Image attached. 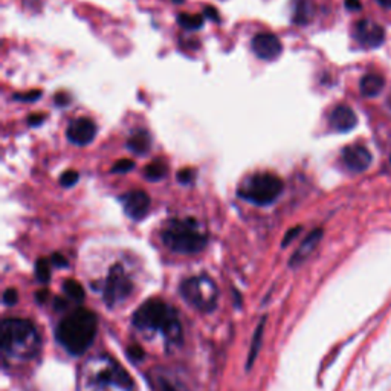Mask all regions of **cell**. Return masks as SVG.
<instances>
[{
  "label": "cell",
  "mask_w": 391,
  "mask_h": 391,
  "mask_svg": "<svg viewBox=\"0 0 391 391\" xmlns=\"http://www.w3.org/2000/svg\"><path fill=\"white\" fill-rule=\"evenodd\" d=\"M205 16L208 18H211L213 22H218V13H217V9L214 6H206L205 8Z\"/></svg>",
  "instance_id": "33"
},
{
  "label": "cell",
  "mask_w": 391,
  "mask_h": 391,
  "mask_svg": "<svg viewBox=\"0 0 391 391\" xmlns=\"http://www.w3.org/2000/svg\"><path fill=\"white\" fill-rule=\"evenodd\" d=\"M133 289V284L129 279V275L124 271L122 266L115 264L109 271L106 284H104V301L107 303L109 308H115L117 304L126 301Z\"/></svg>",
  "instance_id": "8"
},
{
  "label": "cell",
  "mask_w": 391,
  "mask_h": 391,
  "mask_svg": "<svg viewBox=\"0 0 391 391\" xmlns=\"http://www.w3.org/2000/svg\"><path fill=\"white\" fill-rule=\"evenodd\" d=\"M346 6L350 11H359L361 9V2L359 0H346Z\"/></svg>",
  "instance_id": "36"
},
{
  "label": "cell",
  "mask_w": 391,
  "mask_h": 391,
  "mask_svg": "<svg viewBox=\"0 0 391 391\" xmlns=\"http://www.w3.org/2000/svg\"><path fill=\"white\" fill-rule=\"evenodd\" d=\"M194 177V171L192 168H184L177 173V180L180 184H189Z\"/></svg>",
  "instance_id": "30"
},
{
  "label": "cell",
  "mask_w": 391,
  "mask_h": 391,
  "mask_svg": "<svg viewBox=\"0 0 391 391\" xmlns=\"http://www.w3.org/2000/svg\"><path fill=\"white\" fill-rule=\"evenodd\" d=\"M133 324L144 332H162L168 342L179 344L182 341V327L177 320L176 310L165 301L151 298L133 313Z\"/></svg>",
  "instance_id": "3"
},
{
  "label": "cell",
  "mask_w": 391,
  "mask_h": 391,
  "mask_svg": "<svg viewBox=\"0 0 391 391\" xmlns=\"http://www.w3.org/2000/svg\"><path fill=\"white\" fill-rule=\"evenodd\" d=\"M86 391H133V380L117 361L109 356L91 359L84 364Z\"/></svg>",
  "instance_id": "4"
},
{
  "label": "cell",
  "mask_w": 391,
  "mask_h": 391,
  "mask_svg": "<svg viewBox=\"0 0 391 391\" xmlns=\"http://www.w3.org/2000/svg\"><path fill=\"white\" fill-rule=\"evenodd\" d=\"M283 192V180L274 173H257L238 189V196L254 205H269Z\"/></svg>",
  "instance_id": "6"
},
{
  "label": "cell",
  "mask_w": 391,
  "mask_h": 391,
  "mask_svg": "<svg viewBox=\"0 0 391 391\" xmlns=\"http://www.w3.org/2000/svg\"><path fill=\"white\" fill-rule=\"evenodd\" d=\"M122 206L126 214L133 221H142L150 209V196L146 192H132L122 197Z\"/></svg>",
  "instance_id": "13"
},
{
  "label": "cell",
  "mask_w": 391,
  "mask_h": 391,
  "mask_svg": "<svg viewBox=\"0 0 391 391\" xmlns=\"http://www.w3.org/2000/svg\"><path fill=\"white\" fill-rule=\"evenodd\" d=\"M78 171H75V170H68V171H64V173L60 176V184L64 187V188H71L74 187L75 184L78 182Z\"/></svg>",
  "instance_id": "24"
},
{
  "label": "cell",
  "mask_w": 391,
  "mask_h": 391,
  "mask_svg": "<svg viewBox=\"0 0 391 391\" xmlns=\"http://www.w3.org/2000/svg\"><path fill=\"white\" fill-rule=\"evenodd\" d=\"M35 276L40 283H47L51 280V268H49V262L46 259L37 260L35 263Z\"/></svg>",
  "instance_id": "23"
},
{
  "label": "cell",
  "mask_w": 391,
  "mask_h": 391,
  "mask_svg": "<svg viewBox=\"0 0 391 391\" xmlns=\"http://www.w3.org/2000/svg\"><path fill=\"white\" fill-rule=\"evenodd\" d=\"M127 356L132 362H141L144 359V350H142L139 346H130L127 349Z\"/></svg>",
  "instance_id": "27"
},
{
  "label": "cell",
  "mask_w": 391,
  "mask_h": 391,
  "mask_svg": "<svg viewBox=\"0 0 391 391\" xmlns=\"http://www.w3.org/2000/svg\"><path fill=\"white\" fill-rule=\"evenodd\" d=\"M18 301V293L16 289L9 288L5 291L4 293V303L6 304V306H14V304Z\"/></svg>",
  "instance_id": "31"
},
{
  "label": "cell",
  "mask_w": 391,
  "mask_h": 391,
  "mask_svg": "<svg viewBox=\"0 0 391 391\" xmlns=\"http://www.w3.org/2000/svg\"><path fill=\"white\" fill-rule=\"evenodd\" d=\"M43 121H45L43 113H40V115H31L28 118V124H30V126H40Z\"/></svg>",
  "instance_id": "34"
},
{
  "label": "cell",
  "mask_w": 391,
  "mask_h": 391,
  "mask_svg": "<svg viewBox=\"0 0 391 391\" xmlns=\"http://www.w3.org/2000/svg\"><path fill=\"white\" fill-rule=\"evenodd\" d=\"M135 168V162L132 159H119L112 167L113 173H129L130 170Z\"/></svg>",
  "instance_id": "26"
},
{
  "label": "cell",
  "mask_w": 391,
  "mask_h": 391,
  "mask_svg": "<svg viewBox=\"0 0 391 391\" xmlns=\"http://www.w3.org/2000/svg\"><path fill=\"white\" fill-rule=\"evenodd\" d=\"M176 2H184V0H176Z\"/></svg>",
  "instance_id": "39"
},
{
  "label": "cell",
  "mask_w": 391,
  "mask_h": 391,
  "mask_svg": "<svg viewBox=\"0 0 391 391\" xmlns=\"http://www.w3.org/2000/svg\"><path fill=\"white\" fill-rule=\"evenodd\" d=\"M388 104H390V107H391V98H390V100H388Z\"/></svg>",
  "instance_id": "38"
},
{
  "label": "cell",
  "mask_w": 391,
  "mask_h": 391,
  "mask_svg": "<svg viewBox=\"0 0 391 391\" xmlns=\"http://www.w3.org/2000/svg\"><path fill=\"white\" fill-rule=\"evenodd\" d=\"M52 263L55 266H63V268H64V266H68V260H66L64 257L60 255V254H54L52 255Z\"/></svg>",
  "instance_id": "35"
},
{
  "label": "cell",
  "mask_w": 391,
  "mask_h": 391,
  "mask_svg": "<svg viewBox=\"0 0 391 391\" xmlns=\"http://www.w3.org/2000/svg\"><path fill=\"white\" fill-rule=\"evenodd\" d=\"M167 171L168 170L164 162L153 161L144 168V176L150 182H156V180H161L167 176Z\"/></svg>",
  "instance_id": "19"
},
{
  "label": "cell",
  "mask_w": 391,
  "mask_h": 391,
  "mask_svg": "<svg viewBox=\"0 0 391 391\" xmlns=\"http://www.w3.org/2000/svg\"><path fill=\"white\" fill-rule=\"evenodd\" d=\"M342 162L351 173H362L371 164V155L367 147L362 144H353L342 150Z\"/></svg>",
  "instance_id": "12"
},
{
  "label": "cell",
  "mask_w": 391,
  "mask_h": 391,
  "mask_svg": "<svg viewBox=\"0 0 391 391\" xmlns=\"http://www.w3.org/2000/svg\"><path fill=\"white\" fill-rule=\"evenodd\" d=\"M252 51L262 60H275L281 54L283 46L276 35L262 33L252 39Z\"/></svg>",
  "instance_id": "10"
},
{
  "label": "cell",
  "mask_w": 391,
  "mask_h": 391,
  "mask_svg": "<svg viewBox=\"0 0 391 391\" xmlns=\"http://www.w3.org/2000/svg\"><path fill=\"white\" fill-rule=\"evenodd\" d=\"M310 11L312 6L306 0H298L297 5H295V13L292 16V22L297 25H306L310 21Z\"/></svg>",
  "instance_id": "20"
},
{
  "label": "cell",
  "mask_w": 391,
  "mask_h": 391,
  "mask_svg": "<svg viewBox=\"0 0 391 391\" xmlns=\"http://www.w3.org/2000/svg\"><path fill=\"white\" fill-rule=\"evenodd\" d=\"M177 23L188 31H197L204 26V17L194 14H177Z\"/></svg>",
  "instance_id": "21"
},
{
  "label": "cell",
  "mask_w": 391,
  "mask_h": 391,
  "mask_svg": "<svg viewBox=\"0 0 391 391\" xmlns=\"http://www.w3.org/2000/svg\"><path fill=\"white\" fill-rule=\"evenodd\" d=\"M97 317L88 309H78L60 321L57 326V341L74 356H80L88 350L97 335Z\"/></svg>",
  "instance_id": "1"
},
{
  "label": "cell",
  "mask_w": 391,
  "mask_h": 391,
  "mask_svg": "<svg viewBox=\"0 0 391 391\" xmlns=\"http://www.w3.org/2000/svg\"><path fill=\"white\" fill-rule=\"evenodd\" d=\"M180 295L189 306L200 312H211L217 306L218 292L214 281L206 275L192 276L180 284Z\"/></svg>",
  "instance_id": "7"
},
{
  "label": "cell",
  "mask_w": 391,
  "mask_h": 391,
  "mask_svg": "<svg viewBox=\"0 0 391 391\" xmlns=\"http://www.w3.org/2000/svg\"><path fill=\"white\" fill-rule=\"evenodd\" d=\"M54 100H55V104H57V106H68V104L71 103V97H69L68 93H64V92L57 93Z\"/></svg>",
  "instance_id": "32"
},
{
  "label": "cell",
  "mask_w": 391,
  "mask_h": 391,
  "mask_svg": "<svg viewBox=\"0 0 391 391\" xmlns=\"http://www.w3.org/2000/svg\"><path fill=\"white\" fill-rule=\"evenodd\" d=\"M301 230H303V228H301L300 225L291 228V230H289L288 233H286V235H284V238H283V242H281V246H283V247L289 246V243H291L292 240H295V238H297V235L301 233Z\"/></svg>",
  "instance_id": "29"
},
{
  "label": "cell",
  "mask_w": 391,
  "mask_h": 391,
  "mask_svg": "<svg viewBox=\"0 0 391 391\" xmlns=\"http://www.w3.org/2000/svg\"><path fill=\"white\" fill-rule=\"evenodd\" d=\"M0 347L5 358L31 359L40 349L39 332L30 320L6 318L0 326Z\"/></svg>",
  "instance_id": "2"
},
{
  "label": "cell",
  "mask_w": 391,
  "mask_h": 391,
  "mask_svg": "<svg viewBox=\"0 0 391 391\" xmlns=\"http://www.w3.org/2000/svg\"><path fill=\"white\" fill-rule=\"evenodd\" d=\"M376 2L383 6V8H391V0H376Z\"/></svg>",
  "instance_id": "37"
},
{
  "label": "cell",
  "mask_w": 391,
  "mask_h": 391,
  "mask_svg": "<svg viewBox=\"0 0 391 391\" xmlns=\"http://www.w3.org/2000/svg\"><path fill=\"white\" fill-rule=\"evenodd\" d=\"M127 147L130 151L136 155H146L150 150V136L144 130L136 132L135 135L130 136L127 141Z\"/></svg>",
  "instance_id": "18"
},
{
  "label": "cell",
  "mask_w": 391,
  "mask_h": 391,
  "mask_svg": "<svg viewBox=\"0 0 391 391\" xmlns=\"http://www.w3.org/2000/svg\"><path fill=\"white\" fill-rule=\"evenodd\" d=\"M66 136L75 146H88L97 136V126L89 118H78L69 124Z\"/></svg>",
  "instance_id": "11"
},
{
  "label": "cell",
  "mask_w": 391,
  "mask_h": 391,
  "mask_svg": "<svg viewBox=\"0 0 391 391\" xmlns=\"http://www.w3.org/2000/svg\"><path fill=\"white\" fill-rule=\"evenodd\" d=\"M156 385L159 391H182L176 385L175 380H171L170 378H165V376H158Z\"/></svg>",
  "instance_id": "25"
},
{
  "label": "cell",
  "mask_w": 391,
  "mask_h": 391,
  "mask_svg": "<svg viewBox=\"0 0 391 391\" xmlns=\"http://www.w3.org/2000/svg\"><path fill=\"white\" fill-rule=\"evenodd\" d=\"M264 324H266V318L263 317L259 326H257L255 332H254V338H252V344H251V349H250V355H247V361H246V368L251 370L254 362L257 359V356H259V351H260V347H262V341H263V333H264Z\"/></svg>",
  "instance_id": "17"
},
{
  "label": "cell",
  "mask_w": 391,
  "mask_h": 391,
  "mask_svg": "<svg viewBox=\"0 0 391 391\" xmlns=\"http://www.w3.org/2000/svg\"><path fill=\"white\" fill-rule=\"evenodd\" d=\"M322 230L321 228H317V230H313L306 238H304L303 243L298 246V250L295 251L289 260V266L291 268H297V266L303 264L309 259V255L317 250V246L320 245L321 238H322Z\"/></svg>",
  "instance_id": "14"
},
{
  "label": "cell",
  "mask_w": 391,
  "mask_h": 391,
  "mask_svg": "<svg viewBox=\"0 0 391 391\" xmlns=\"http://www.w3.org/2000/svg\"><path fill=\"white\" fill-rule=\"evenodd\" d=\"M329 122L332 129H335L337 132H341V133H346L356 127L358 118H356V113L353 112V109H350L349 106H344V104H341V106H337L332 110Z\"/></svg>",
  "instance_id": "15"
},
{
  "label": "cell",
  "mask_w": 391,
  "mask_h": 391,
  "mask_svg": "<svg viewBox=\"0 0 391 391\" xmlns=\"http://www.w3.org/2000/svg\"><path fill=\"white\" fill-rule=\"evenodd\" d=\"M162 242L176 254H197L205 250L208 238L199 230L194 218H175L162 231Z\"/></svg>",
  "instance_id": "5"
},
{
  "label": "cell",
  "mask_w": 391,
  "mask_h": 391,
  "mask_svg": "<svg viewBox=\"0 0 391 391\" xmlns=\"http://www.w3.org/2000/svg\"><path fill=\"white\" fill-rule=\"evenodd\" d=\"M353 35H355L356 42L362 47H368V49H371V47H379L385 40L384 28L373 21H368V18L359 21L355 25Z\"/></svg>",
  "instance_id": "9"
},
{
  "label": "cell",
  "mask_w": 391,
  "mask_h": 391,
  "mask_svg": "<svg viewBox=\"0 0 391 391\" xmlns=\"http://www.w3.org/2000/svg\"><path fill=\"white\" fill-rule=\"evenodd\" d=\"M384 86H385V80L383 78V75L367 74L361 78L359 89H361V93L364 95V97H376V95H379L380 92H383Z\"/></svg>",
  "instance_id": "16"
},
{
  "label": "cell",
  "mask_w": 391,
  "mask_h": 391,
  "mask_svg": "<svg viewBox=\"0 0 391 391\" xmlns=\"http://www.w3.org/2000/svg\"><path fill=\"white\" fill-rule=\"evenodd\" d=\"M42 97V91H31L28 93H17L14 95V100L16 101H37Z\"/></svg>",
  "instance_id": "28"
},
{
  "label": "cell",
  "mask_w": 391,
  "mask_h": 391,
  "mask_svg": "<svg viewBox=\"0 0 391 391\" xmlns=\"http://www.w3.org/2000/svg\"><path fill=\"white\" fill-rule=\"evenodd\" d=\"M63 289H64V293L68 295L69 298H72L74 301L81 303L84 300V289L78 281L66 280L63 284Z\"/></svg>",
  "instance_id": "22"
}]
</instances>
